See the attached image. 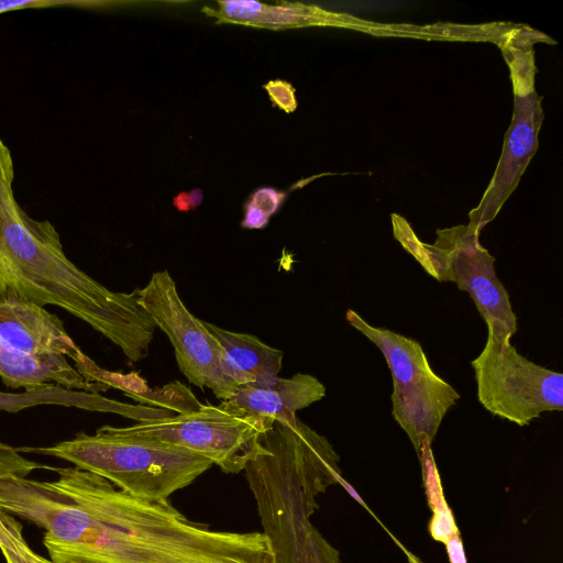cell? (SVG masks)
<instances>
[{
	"label": "cell",
	"instance_id": "25",
	"mask_svg": "<svg viewBox=\"0 0 563 563\" xmlns=\"http://www.w3.org/2000/svg\"><path fill=\"white\" fill-rule=\"evenodd\" d=\"M444 545L450 563H467L461 532L451 537Z\"/></svg>",
	"mask_w": 563,
	"mask_h": 563
},
{
	"label": "cell",
	"instance_id": "15",
	"mask_svg": "<svg viewBox=\"0 0 563 563\" xmlns=\"http://www.w3.org/2000/svg\"><path fill=\"white\" fill-rule=\"evenodd\" d=\"M537 34L529 27H511L499 44L510 68L515 96L534 91L536 67L531 46L542 35Z\"/></svg>",
	"mask_w": 563,
	"mask_h": 563
},
{
	"label": "cell",
	"instance_id": "26",
	"mask_svg": "<svg viewBox=\"0 0 563 563\" xmlns=\"http://www.w3.org/2000/svg\"><path fill=\"white\" fill-rule=\"evenodd\" d=\"M174 206L179 211H189L191 209L188 192H180L173 199Z\"/></svg>",
	"mask_w": 563,
	"mask_h": 563
},
{
	"label": "cell",
	"instance_id": "1",
	"mask_svg": "<svg viewBox=\"0 0 563 563\" xmlns=\"http://www.w3.org/2000/svg\"><path fill=\"white\" fill-rule=\"evenodd\" d=\"M62 496L40 521L52 563H273L262 531L214 530L169 501L133 497L93 473L55 467Z\"/></svg>",
	"mask_w": 563,
	"mask_h": 563
},
{
	"label": "cell",
	"instance_id": "6",
	"mask_svg": "<svg viewBox=\"0 0 563 563\" xmlns=\"http://www.w3.org/2000/svg\"><path fill=\"white\" fill-rule=\"evenodd\" d=\"M136 294L156 328L167 335L178 368L190 384L210 389L222 401L230 399L243 386L205 322L185 306L167 269L153 273Z\"/></svg>",
	"mask_w": 563,
	"mask_h": 563
},
{
	"label": "cell",
	"instance_id": "9",
	"mask_svg": "<svg viewBox=\"0 0 563 563\" xmlns=\"http://www.w3.org/2000/svg\"><path fill=\"white\" fill-rule=\"evenodd\" d=\"M543 120L541 98L536 91L515 96L510 126L496 170L479 205L470 214L468 227L479 233L499 212L517 187L538 148V134Z\"/></svg>",
	"mask_w": 563,
	"mask_h": 563
},
{
	"label": "cell",
	"instance_id": "12",
	"mask_svg": "<svg viewBox=\"0 0 563 563\" xmlns=\"http://www.w3.org/2000/svg\"><path fill=\"white\" fill-rule=\"evenodd\" d=\"M40 405H57L88 411L117 413L137 422L174 415L166 409L120 402L106 398L99 393L69 389L53 383L23 393L0 391V411L19 412Z\"/></svg>",
	"mask_w": 563,
	"mask_h": 563
},
{
	"label": "cell",
	"instance_id": "19",
	"mask_svg": "<svg viewBox=\"0 0 563 563\" xmlns=\"http://www.w3.org/2000/svg\"><path fill=\"white\" fill-rule=\"evenodd\" d=\"M219 5L223 18L246 24H258L266 10L263 3L250 0L219 1Z\"/></svg>",
	"mask_w": 563,
	"mask_h": 563
},
{
	"label": "cell",
	"instance_id": "21",
	"mask_svg": "<svg viewBox=\"0 0 563 563\" xmlns=\"http://www.w3.org/2000/svg\"><path fill=\"white\" fill-rule=\"evenodd\" d=\"M91 2L75 0H0V14L23 9H41L51 7L89 5Z\"/></svg>",
	"mask_w": 563,
	"mask_h": 563
},
{
	"label": "cell",
	"instance_id": "18",
	"mask_svg": "<svg viewBox=\"0 0 563 563\" xmlns=\"http://www.w3.org/2000/svg\"><path fill=\"white\" fill-rule=\"evenodd\" d=\"M55 467L48 466L33 460L24 457L13 448L0 440V479L10 477H27L37 470L54 471Z\"/></svg>",
	"mask_w": 563,
	"mask_h": 563
},
{
	"label": "cell",
	"instance_id": "14",
	"mask_svg": "<svg viewBox=\"0 0 563 563\" xmlns=\"http://www.w3.org/2000/svg\"><path fill=\"white\" fill-rule=\"evenodd\" d=\"M203 322L221 346L227 363L240 377L243 386H262L278 377L284 356L280 350L265 344L252 334L234 332Z\"/></svg>",
	"mask_w": 563,
	"mask_h": 563
},
{
	"label": "cell",
	"instance_id": "7",
	"mask_svg": "<svg viewBox=\"0 0 563 563\" xmlns=\"http://www.w3.org/2000/svg\"><path fill=\"white\" fill-rule=\"evenodd\" d=\"M479 404L520 427L541 413L563 410V375L521 355L511 342L487 336L472 361Z\"/></svg>",
	"mask_w": 563,
	"mask_h": 563
},
{
	"label": "cell",
	"instance_id": "24",
	"mask_svg": "<svg viewBox=\"0 0 563 563\" xmlns=\"http://www.w3.org/2000/svg\"><path fill=\"white\" fill-rule=\"evenodd\" d=\"M268 219L269 217L266 213L249 202L245 207L242 227L245 229H263L267 225Z\"/></svg>",
	"mask_w": 563,
	"mask_h": 563
},
{
	"label": "cell",
	"instance_id": "23",
	"mask_svg": "<svg viewBox=\"0 0 563 563\" xmlns=\"http://www.w3.org/2000/svg\"><path fill=\"white\" fill-rule=\"evenodd\" d=\"M266 89L271 95V98L280 108L288 112L296 109L294 89L289 84L284 81H272L268 85H266Z\"/></svg>",
	"mask_w": 563,
	"mask_h": 563
},
{
	"label": "cell",
	"instance_id": "16",
	"mask_svg": "<svg viewBox=\"0 0 563 563\" xmlns=\"http://www.w3.org/2000/svg\"><path fill=\"white\" fill-rule=\"evenodd\" d=\"M142 405H154L174 413H186L200 409L203 404L198 401L191 390L179 382H173L161 388L151 389L144 394L128 395Z\"/></svg>",
	"mask_w": 563,
	"mask_h": 563
},
{
	"label": "cell",
	"instance_id": "5",
	"mask_svg": "<svg viewBox=\"0 0 563 563\" xmlns=\"http://www.w3.org/2000/svg\"><path fill=\"white\" fill-rule=\"evenodd\" d=\"M346 321L383 353L393 377L391 415L407 433L417 455L431 444L460 394L434 373L419 342L366 322L347 309Z\"/></svg>",
	"mask_w": 563,
	"mask_h": 563
},
{
	"label": "cell",
	"instance_id": "22",
	"mask_svg": "<svg viewBox=\"0 0 563 563\" xmlns=\"http://www.w3.org/2000/svg\"><path fill=\"white\" fill-rule=\"evenodd\" d=\"M284 198V192H279L274 188L263 187L257 189L252 195L251 200L249 202L261 209L268 217H271L273 213L277 211Z\"/></svg>",
	"mask_w": 563,
	"mask_h": 563
},
{
	"label": "cell",
	"instance_id": "10",
	"mask_svg": "<svg viewBox=\"0 0 563 563\" xmlns=\"http://www.w3.org/2000/svg\"><path fill=\"white\" fill-rule=\"evenodd\" d=\"M0 344L33 356H65L74 365L85 355L56 314L11 295L0 298Z\"/></svg>",
	"mask_w": 563,
	"mask_h": 563
},
{
	"label": "cell",
	"instance_id": "13",
	"mask_svg": "<svg viewBox=\"0 0 563 563\" xmlns=\"http://www.w3.org/2000/svg\"><path fill=\"white\" fill-rule=\"evenodd\" d=\"M0 377L5 386L14 389L32 390L49 383L87 393L109 389L102 384L86 380L65 356H33L1 344Z\"/></svg>",
	"mask_w": 563,
	"mask_h": 563
},
{
	"label": "cell",
	"instance_id": "8",
	"mask_svg": "<svg viewBox=\"0 0 563 563\" xmlns=\"http://www.w3.org/2000/svg\"><path fill=\"white\" fill-rule=\"evenodd\" d=\"M267 428L263 421L223 402L203 404L195 411L119 427L123 433L188 450L227 474L244 471L260 434Z\"/></svg>",
	"mask_w": 563,
	"mask_h": 563
},
{
	"label": "cell",
	"instance_id": "17",
	"mask_svg": "<svg viewBox=\"0 0 563 563\" xmlns=\"http://www.w3.org/2000/svg\"><path fill=\"white\" fill-rule=\"evenodd\" d=\"M0 551L5 563H45L23 537V527L14 516L0 509Z\"/></svg>",
	"mask_w": 563,
	"mask_h": 563
},
{
	"label": "cell",
	"instance_id": "4",
	"mask_svg": "<svg viewBox=\"0 0 563 563\" xmlns=\"http://www.w3.org/2000/svg\"><path fill=\"white\" fill-rule=\"evenodd\" d=\"M391 222L394 236L429 275L455 283L470 295L487 325V336L510 342L517 317L496 275L495 257L481 244L479 233L468 225L438 230L435 243L430 245L422 243L399 214H391Z\"/></svg>",
	"mask_w": 563,
	"mask_h": 563
},
{
	"label": "cell",
	"instance_id": "2",
	"mask_svg": "<svg viewBox=\"0 0 563 563\" xmlns=\"http://www.w3.org/2000/svg\"><path fill=\"white\" fill-rule=\"evenodd\" d=\"M15 296L41 307L56 306L86 322L130 362L148 355L156 324L136 289H108L65 254L47 220H34L20 205L0 208V298Z\"/></svg>",
	"mask_w": 563,
	"mask_h": 563
},
{
	"label": "cell",
	"instance_id": "27",
	"mask_svg": "<svg viewBox=\"0 0 563 563\" xmlns=\"http://www.w3.org/2000/svg\"><path fill=\"white\" fill-rule=\"evenodd\" d=\"M188 197H189L190 206L192 209L202 202L203 195L200 189L195 188L188 192Z\"/></svg>",
	"mask_w": 563,
	"mask_h": 563
},
{
	"label": "cell",
	"instance_id": "3",
	"mask_svg": "<svg viewBox=\"0 0 563 563\" xmlns=\"http://www.w3.org/2000/svg\"><path fill=\"white\" fill-rule=\"evenodd\" d=\"M19 453L53 456L99 475L133 497L169 501L213 464L188 450L123 433L102 426L95 433L78 432L49 446L16 448Z\"/></svg>",
	"mask_w": 563,
	"mask_h": 563
},
{
	"label": "cell",
	"instance_id": "11",
	"mask_svg": "<svg viewBox=\"0 0 563 563\" xmlns=\"http://www.w3.org/2000/svg\"><path fill=\"white\" fill-rule=\"evenodd\" d=\"M325 396L324 385L310 374L297 373L289 378L276 377L262 386H241L225 406L263 421L267 427L287 420Z\"/></svg>",
	"mask_w": 563,
	"mask_h": 563
},
{
	"label": "cell",
	"instance_id": "20",
	"mask_svg": "<svg viewBox=\"0 0 563 563\" xmlns=\"http://www.w3.org/2000/svg\"><path fill=\"white\" fill-rule=\"evenodd\" d=\"M428 528L430 536L442 543L460 532L450 507L432 512Z\"/></svg>",
	"mask_w": 563,
	"mask_h": 563
}]
</instances>
